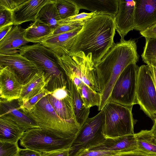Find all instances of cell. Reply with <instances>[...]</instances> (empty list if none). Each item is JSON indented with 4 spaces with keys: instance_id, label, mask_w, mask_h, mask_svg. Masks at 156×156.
<instances>
[{
    "instance_id": "ab89813d",
    "label": "cell",
    "mask_w": 156,
    "mask_h": 156,
    "mask_svg": "<svg viewBox=\"0 0 156 156\" xmlns=\"http://www.w3.org/2000/svg\"><path fill=\"white\" fill-rule=\"evenodd\" d=\"M69 149L42 153V156H68Z\"/></svg>"
},
{
    "instance_id": "44dd1931",
    "label": "cell",
    "mask_w": 156,
    "mask_h": 156,
    "mask_svg": "<svg viewBox=\"0 0 156 156\" xmlns=\"http://www.w3.org/2000/svg\"><path fill=\"white\" fill-rule=\"evenodd\" d=\"M79 9L107 15L114 18L118 8L119 0H71Z\"/></svg>"
},
{
    "instance_id": "e0dca14e",
    "label": "cell",
    "mask_w": 156,
    "mask_h": 156,
    "mask_svg": "<svg viewBox=\"0 0 156 156\" xmlns=\"http://www.w3.org/2000/svg\"><path fill=\"white\" fill-rule=\"evenodd\" d=\"M137 149V141L134 133L114 138H106L102 142L87 151L101 150L124 152Z\"/></svg>"
},
{
    "instance_id": "8992f818",
    "label": "cell",
    "mask_w": 156,
    "mask_h": 156,
    "mask_svg": "<svg viewBox=\"0 0 156 156\" xmlns=\"http://www.w3.org/2000/svg\"><path fill=\"white\" fill-rule=\"evenodd\" d=\"M58 64L66 77L81 80L94 91L99 92L98 84L92 55L80 52L73 55L57 54Z\"/></svg>"
},
{
    "instance_id": "277c9868",
    "label": "cell",
    "mask_w": 156,
    "mask_h": 156,
    "mask_svg": "<svg viewBox=\"0 0 156 156\" xmlns=\"http://www.w3.org/2000/svg\"><path fill=\"white\" fill-rule=\"evenodd\" d=\"M24 112L40 128L65 138L74 139L79 131L57 115L47 95L39 100L31 110Z\"/></svg>"
},
{
    "instance_id": "e575fe53",
    "label": "cell",
    "mask_w": 156,
    "mask_h": 156,
    "mask_svg": "<svg viewBox=\"0 0 156 156\" xmlns=\"http://www.w3.org/2000/svg\"><path fill=\"white\" fill-rule=\"evenodd\" d=\"M13 25V12L7 10H0V29L9 25Z\"/></svg>"
},
{
    "instance_id": "ee69618b",
    "label": "cell",
    "mask_w": 156,
    "mask_h": 156,
    "mask_svg": "<svg viewBox=\"0 0 156 156\" xmlns=\"http://www.w3.org/2000/svg\"><path fill=\"white\" fill-rule=\"evenodd\" d=\"M154 124L151 130L152 132L155 139L156 140V118L153 121Z\"/></svg>"
},
{
    "instance_id": "2e32d148",
    "label": "cell",
    "mask_w": 156,
    "mask_h": 156,
    "mask_svg": "<svg viewBox=\"0 0 156 156\" xmlns=\"http://www.w3.org/2000/svg\"><path fill=\"white\" fill-rule=\"evenodd\" d=\"M135 1V30L141 32L156 24V0Z\"/></svg>"
},
{
    "instance_id": "ac0fdd59",
    "label": "cell",
    "mask_w": 156,
    "mask_h": 156,
    "mask_svg": "<svg viewBox=\"0 0 156 156\" xmlns=\"http://www.w3.org/2000/svg\"><path fill=\"white\" fill-rule=\"evenodd\" d=\"M82 28L64 33L52 35L39 43L59 55L69 54L74 39Z\"/></svg>"
},
{
    "instance_id": "74e56055",
    "label": "cell",
    "mask_w": 156,
    "mask_h": 156,
    "mask_svg": "<svg viewBox=\"0 0 156 156\" xmlns=\"http://www.w3.org/2000/svg\"><path fill=\"white\" fill-rule=\"evenodd\" d=\"M16 156H42V153L27 148H20Z\"/></svg>"
},
{
    "instance_id": "d6a6232c",
    "label": "cell",
    "mask_w": 156,
    "mask_h": 156,
    "mask_svg": "<svg viewBox=\"0 0 156 156\" xmlns=\"http://www.w3.org/2000/svg\"><path fill=\"white\" fill-rule=\"evenodd\" d=\"M52 92L44 88L41 93L26 102L22 104L20 108L24 112H29L42 98Z\"/></svg>"
},
{
    "instance_id": "1f68e13d",
    "label": "cell",
    "mask_w": 156,
    "mask_h": 156,
    "mask_svg": "<svg viewBox=\"0 0 156 156\" xmlns=\"http://www.w3.org/2000/svg\"><path fill=\"white\" fill-rule=\"evenodd\" d=\"M19 149L18 143L0 141V156H16Z\"/></svg>"
},
{
    "instance_id": "836d02e7",
    "label": "cell",
    "mask_w": 156,
    "mask_h": 156,
    "mask_svg": "<svg viewBox=\"0 0 156 156\" xmlns=\"http://www.w3.org/2000/svg\"><path fill=\"white\" fill-rule=\"evenodd\" d=\"M27 0H0V10L13 12Z\"/></svg>"
},
{
    "instance_id": "60d3db41",
    "label": "cell",
    "mask_w": 156,
    "mask_h": 156,
    "mask_svg": "<svg viewBox=\"0 0 156 156\" xmlns=\"http://www.w3.org/2000/svg\"><path fill=\"white\" fill-rule=\"evenodd\" d=\"M147 154L137 149L135 150L122 153L118 156H147Z\"/></svg>"
},
{
    "instance_id": "3957f363",
    "label": "cell",
    "mask_w": 156,
    "mask_h": 156,
    "mask_svg": "<svg viewBox=\"0 0 156 156\" xmlns=\"http://www.w3.org/2000/svg\"><path fill=\"white\" fill-rule=\"evenodd\" d=\"M19 50L20 54L40 67L44 72L47 82L45 89L53 92L67 87L66 76L54 51L39 43L24 45Z\"/></svg>"
},
{
    "instance_id": "f6af8a7d",
    "label": "cell",
    "mask_w": 156,
    "mask_h": 156,
    "mask_svg": "<svg viewBox=\"0 0 156 156\" xmlns=\"http://www.w3.org/2000/svg\"><path fill=\"white\" fill-rule=\"evenodd\" d=\"M147 156H156V154H147Z\"/></svg>"
},
{
    "instance_id": "f35d334b",
    "label": "cell",
    "mask_w": 156,
    "mask_h": 156,
    "mask_svg": "<svg viewBox=\"0 0 156 156\" xmlns=\"http://www.w3.org/2000/svg\"><path fill=\"white\" fill-rule=\"evenodd\" d=\"M140 34L145 38H156V24L144 31L140 32Z\"/></svg>"
},
{
    "instance_id": "30bf717a",
    "label": "cell",
    "mask_w": 156,
    "mask_h": 156,
    "mask_svg": "<svg viewBox=\"0 0 156 156\" xmlns=\"http://www.w3.org/2000/svg\"><path fill=\"white\" fill-rule=\"evenodd\" d=\"M136 104L153 121L156 118V89L149 66L139 67L136 93Z\"/></svg>"
},
{
    "instance_id": "5b68a950",
    "label": "cell",
    "mask_w": 156,
    "mask_h": 156,
    "mask_svg": "<svg viewBox=\"0 0 156 156\" xmlns=\"http://www.w3.org/2000/svg\"><path fill=\"white\" fill-rule=\"evenodd\" d=\"M132 107L113 102L106 103L102 109L105 118L103 134L105 138L134 133V126L136 120L133 117Z\"/></svg>"
},
{
    "instance_id": "ba28073f",
    "label": "cell",
    "mask_w": 156,
    "mask_h": 156,
    "mask_svg": "<svg viewBox=\"0 0 156 156\" xmlns=\"http://www.w3.org/2000/svg\"><path fill=\"white\" fill-rule=\"evenodd\" d=\"M105 119L103 110L95 116L87 119L71 144L68 156H77L105 140L103 134Z\"/></svg>"
},
{
    "instance_id": "484cf974",
    "label": "cell",
    "mask_w": 156,
    "mask_h": 156,
    "mask_svg": "<svg viewBox=\"0 0 156 156\" xmlns=\"http://www.w3.org/2000/svg\"><path fill=\"white\" fill-rule=\"evenodd\" d=\"M68 78L75 84L86 108L90 109L94 106H97L98 108L99 107L101 97L99 92L93 90L78 78L73 77Z\"/></svg>"
},
{
    "instance_id": "d6986e66",
    "label": "cell",
    "mask_w": 156,
    "mask_h": 156,
    "mask_svg": "<svg viewBox=\"0 0 156 156\" xmlns=\"http://www.w3.org/2000/svg\"><path fill=\"white\" fill-rule=\"evenodd\" d=\"M49 0H29L22 3L13 12V25L36 21L40 10Z\"/></svg>"
},
{
    "instance_id": "4fadbf2b",
    "label": "cell",
    "mask_w": 156,
    "mask_h": 156,
    "mask_svg": "<svg viewBox=\"0 0 156 156\" xmlns=\"http://www.w3.org/2000/svg\"><path fill=\"white\" fill-rule=\"evenodd\" d=\"M21 103L18 99L8 101L1 98L0 117L9 119L17 124L25 131L40 128L27 116L20 108Z\"/></svg>"
},
{
    "instance_id": "9a60e30c",
    "label": "cell",
    "mask_w": 156,
    "mask_h": 156,
    "mask_svg": "<svg viewBox=\"0 0 156 156\" xmlns=\"http://www.w3.org/2000/svg\"><path fill=\"white\" fill-rule=\"evenodd\" d=\"M117 12L114 17L116 30L121 38L135 30V0H119Z\"/></svg>"
},
{
    "instance_id": "7bdbcfd3",
    "label": "cell",
    "mask_w": 156,
    "mask_h": 156,
    "mask_svg": "<svg viewBox=\"0 0 156 156\" xmlns=\"http://www.w3.org/2000/svg\"><path fill=\"white\" fill-rule=\"evenodd\" d=\"M156 89V68L150 66Z\"/></svg>"
},
{
    "instance_id": "f546056e",
    "label": "cell",
    "mask_w": 156,
    "mask_h": 156,
    "mask_svg": "<svg viewBox=\"0 0 156 156\" xmlns=\"http://www.w3.org/2000/svg\"><path fill=\"white\" fill-rule=\"evenodd\" d=\"M55 5L61 20L78 14L80 10L71 0H56Z\"/></svg>"
},
{
    "instance_id": "cb8c5ba5",
    "label": "cell",
    "mask_w": 156,
    "mask_h": 156,
    "mask_svg": "<svg viewBox=\"0 0 156 156\" xmlns=\"http://www.w3.org/2000/svg\"><path fill=\"white\" fill-rule=\"evenodd\" d=\"M25 131L13 121L0 117V141L18 143Z\"/></svg>"
},
{
    "instance_id": "7a4b0ae2",
    "label": "cell",
    "mask_w": 156,
    "mask_h": 156,
    "mask_svg": "<svg viewBox=\"0 0 156 156\" xmlns=\"http://www.w3.org/2000/svg\"><path fill=\"white\" fill-rule=\"evenodd\" d=\"M116 27L114 18L98 15L85 23L74 38L69 55L80 52L91 54L94 65L99 62L114 43Z\"/></svg>"
},
{
    "instance_id": "bcb514c9",
    "label": "cell",
    "mask_w": 156,
    "mask_h": 156,
    "mask_svg": "<svg viewBox=\"0 0 156 156\" xmlns=\"http://www.w3.org/2000/svg\"><path fill=\"white\" fill-rule=\"evenodd\" d=\"M121 154V153H120ZM116 154V155H107V156H118V155L119 154Z\"/></svg>"
},
{
    "instance_id": "8fae6325",
    "label": "cell",
    "mask_w": 156,
    "mask_h": 156,
    "mask_svg": "<svg viewBox=\"0 0 156 156\" xmlns=\"http://www.w3.org/2000/svg\"><path fill=\"white\" fill-rule=\"evenodd\" d=\"M0 66L12 68L23 84L28 83L42 69L19 53L12 54H0Z\"/></svg>"
},
{
    "instance_id": "f1b7e54d",
    "label": "cell",
    "mask_w": 156,
    "mask_h": 156,
    "mask_svg": "<svg viewBox=\"0 0 156 156\" xmlns=\"http://www.w3.org/2000/svg\"><path fill=\"white\" fill-rule=\"evenodd\" d=\"M145 39V45L141 55L142 60L147 65L156 68V38Z\"/></svg>"
},
{
    "instance_id": "d4e9b609",
    "label": "cell",
    "mask_w": 156,
    "mask_h": 156,
    "mask_svg": "<svg viewBox=\"0 0 156 156\" xmlns=\"http://www.w3.org/2000/svg\"><path fill=\"white\" fill-rule=\"evenodd\" d=\"M53 31L49 26L37 20L24 30L23 37L29 42L40 43L44 39L52 35Z\"/></svg>"
},
{
    "instance_id": "7c38bea8",
    "label": "cell",
    "mask_w": 156,
    "mask_h": 156,
    "mask_svg": "<svg viewBox=\"0 0 156 156\" xmlns=\"http://www.w3.org/2000/svg\"><path fill=\"white\" fill-rule=\"evenodd\" d=\"M47 96L57 115L63 120L80 130L69 90L67 87L56 90Z\"/></svg>"
},
{
    "instance_id": "8d00e7d4",
    "label": "cell",
    "mask_w": 156,
    "mask_h": 156,
    "mask_svg": "<svg viewBox=\"0 0 156 156\" xmlns=\"http://www.w3.org/2000/svg\"><path fill=\"white\" fill-rule=\"evenodd\" d=\"M83 26V25H71L59 24L57 27L54 30L52 35L73 31L77 29L82 28Z\"/></svg>"
},
{
    "instance_id": "5bb4252c",
    "label": "cell",
    "mask_w": 156,
    "mask_h": 156,
    "mask_svg": "<svg viewBox=\"0 0 156 156\" xmlns=\"http://www.w3.org/2000/svg\"><path fill=\"white\" fill-rule=\"evenodd\" d=\"M23 85L14 70L8 66H0V97L8 101L20 98Z\"/></svg>"
},
{
    "instance_id": "603a6c76",
    "label": "cell",
    "mask_w": 156,
    "mask_h": 156,
    "mask_svg": "<svg viewBox=\"0 0 156 156\" xmlns=\"http://www.w3.org/2000/svg\"><path fill=\"white\" fill-rule=\"evenodd\" d=\"M68 87L71 97L76 121L81 128L88 118L89 108L85 107L76 86L73 82L67 78Z\"/></svg>"
},
{
    "instance_id": "7402d4cb",
    "label": "cell",
    "mask_w": 156,
    "mask_h": 156,
    "mask_svg": "<svg viewBox=\"0 0 156 156\" xmlns=\"http://www.w3.org/2000/svg\"><path fill=\"white\" fill-rule=\"evenodd\" d=\"M46 84L45 73L41 70L23 85L20 98L18 99L21 104L26 102L42 91Z\"/></svg>"
},
{
    "instance_id": "b9f144b4",
    "label": "cell",
    "mask_w": 156,
    "mask_h": 156,
    "mask_svg": "<svg viewBox=\"0 0 156 156\" xmlns=\"http://www.w3.org/2000/svg\"><path fill=\"white\" fill-rule=\"evenodd\" d=\"M13 25H9L0 29V40H1L11 30Z\"/></svg>"
},
{
    "instance_id": "d590c367",
    "label": "cell",
    "mask_w": 156,
    "mask_h": 156,
    "mask_svg": "<svg viewBox=\"0 0 156 156\" xmlns=\"http://www.w3.org/2000/svg\"><path fill=\"white\" fill-rule=\"evenodd\" d=\"M122 153L123 152L101 150H89L83 152L77 156H105L116 155Z\"/></svg>"
},
{
    "instance_id": "4dcf8cb0",
    "label": "cell",
    "mask_w": 156,
    "mask_h": 156,
    "mask_svg": "<svg viewBox=\"0 0 156 156\" xmlns=\"http://www.w3.org/2000/svg\"><path fill=\"white\" fill-rule=\"evenodd\" d=\"M100 14L96 12H83L59 21L58 24L83 25L94 16Z\"/></svg>"
},
{
    "instance_id": "83f0119b",
    "label": "cell",
    "mask_w": 156,
    "mask_h": 156,
    "mask_svg": "<svg viewBox=\"0 0 156 156\" xmlns=\"http://www.w3.org/2000/svg\"><path fill=\"white\" fill-rule=\"evenodd\" d=\"M135 134L137 149L147 154H156V140L151 130H143Z\"/></svg>"
},
{
    "instance_id": "9c48e42d",
    "label": "cell",
    "mask_w": 156,
    "mask_h": 156,
    "mask_svg": "<svg viewBox=\"0 0 156 156\" xmlns=\"http://www.w3.org/2000/svg\"><path fill=\"white\" fill-rule=\"evenodd\" d=\"M132 63L122 71L116 80L108 102L133 107L136 104V93L139 67Z\"/></svg>"
},
{
    "instance_id": "6da1fadb",
    "label": "cell",
    "mask_w": 156,
    "mask_h": 156,
    "mask_svg": "<svg viewBox=\"0 0 156 156\" xmlns=\"http://www.w3.org/2000/svg\"><path fill=\"white\" fill-rule=\"evenodd\" d=\"M139 58L135 41L121 38L94 65L101 97L98 111L101 110L107 102L113 87L122 71L130 64L136 63Z\"/></svg>"
},
{
    "instance_id": "52a82bcc",
    "label": "cell",
    "mask_w": 156,
    "mask_h": 156,
    "mask_svg": "<svg viewBox=\"0 0 156 156\" xmlns=\"http://www.w3.org/2000/svg\"><path fill=\"white\" fill-rule=\"evenodd\" d=\"M74 139L66 138L37 128L25 131L20 139V144L25 148L43 153L69 149Z\"/></svg>"
},
{
    "instance_id": "ffe728a7",
    "label": "cell",
    "mask_w": 156,
    "mask_h": 156,
    "mask_svg": "<svg viewBox=\"0 0 156 156\" xmlns=\"http://www.w3.org/2000/svg\"><path fill=\"white\" fill-rule=\"evenodd\" d=\"M24 29L19 25H13L12 28L0 40V54H12L19 53V48L29 43L23 37Z\"/></svg>"
},
{
    "instance_id": "4316f807",
    "label": "cell",
    "mask_w": 156,
    "mask_h": 156,
    "mask_svg": "<svg viewBox=\"0 0 156 156\" xmlns=\"http://www.w3.org/2000/svg\"><path fill=\"white\" fill-rule=\"evenodd\" d=\"M37 20L54 30L61 20L55 5V0H49L40 10Z\"/></svg>"
}]
</instances>
